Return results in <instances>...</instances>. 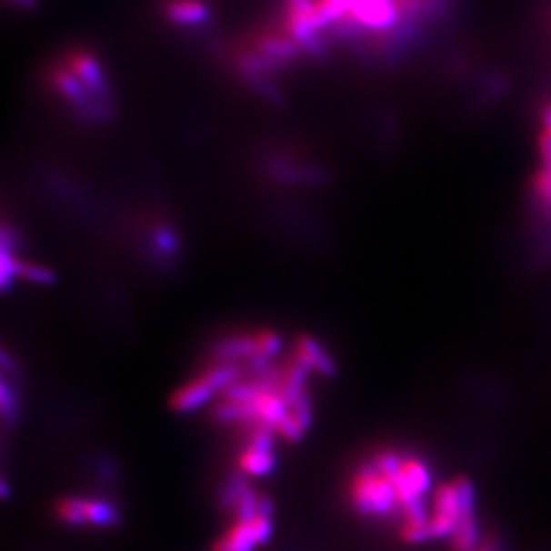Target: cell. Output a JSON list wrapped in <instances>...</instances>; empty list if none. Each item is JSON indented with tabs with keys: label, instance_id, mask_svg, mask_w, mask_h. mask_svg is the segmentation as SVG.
I'll use <instances>...</instances> for the list:
<instances>
[{
	"label": "cell",
	"instance_id": "6da1fadb",
	"mask_svg": "<svg viewBox=\"0 0 551 551\" xmlns=\"http://www.w3.org/2000/svg\"><path fill=\"white\" fill-rule=\"evenodd\" d=\"M432 475L416 456L384 450L365 460L348 486L350 504L361 516L398 521L406 541L430 537Z\"/></svg>",
	"mask_w": 551,
	"mask_h": 551
},
{
	"label": "cell",
	"instance_id": "7a4b0ae2",
	"mask_svg": "<svg viewBox=\"0 0 551 551\" xmlns=\"http://www.w3.org/2000/svg\"><path fill=\"white\" fill-rule=\"evenodd\" d=\"M63 95L81 113L100 116L107 111V93L98 61L90 54H72L52 77Z\"/></svg>",
	"mask_w": 551,
	"mask_h": 551
},
{
	"label": "cell",
	"instance_id": "3957f363",
	"mask_svg": "<svg viewBox=\"0 0 551 551\" xmlns=\"http://www.w3.org/2000/svg\"><path fill=\"white\" fill-rule=\"evenodd\" d=\"M245 363H232L215 359V365L202 371L198 376L184 384L172 396V407L177 413H193L209 402L215 396L224 395L245 375Z\"/></svg>",
	"mask_w": 551,
	"mask_h": 551
},
{
	"label": "cell",
	"instance_id": "277c9868",
	"mask_svg": "<svg viewBox=\"0 0 551 551\" xmlns=\"http://www.w3.org/2000/svg\"><path fill=\"white\" fill-rule=\"evenodd\" d=\"M59 523L70 528H115L122 512L118 506L102 496H66L55 506Z\"/></svg>",
	"mask_w": 551,
	"mask_h": 551
},
{
	"label": "cell",
	"instance_id": "5b68a950",
	"mask_svg": "<svg viewBox=\"0 0 551 551\" xmlns=\"http://www.w3.org/2000/svg\"><path fill=\"white\" fill-rule=\"evenodd\" d=\"M276 464V434L268 430L252 432L237 457L239 473L246 478H261L270 475Z\"/></svg>",
	"mask_w": 551,
	"mask_h": 551
},
{
	"label": "cell",
	"instance_id": "8992f818",
	"mask_svg": "<svg viewBox=\"0 0 551 551\" xmlns=\"http://www.w3.org/2000/svg\"><path fill=\"white\" fill-rule=\"evenodd\" d=\"M296 356L313 369V373L330 376L336 371L334 361L323 350L322 345L313 337H302L296 345Z\"/></svg>",
	"mask_w": 551,
	"mask_h": 551
},
{
	"label": "cell",
	"instance_id": "52a82bcc",
	"mask_svg": "<svg viewBox=\"0 0 551 551\" xmlns=\"http://www.w3.org/2000/svg\"><path fill=\"white\" fill-rule=\"evenodd\" d=\"M168 15L175 24L193 25L205 18L207 11L198 0H172L168 5Z\"/></svg>",
	"mask_w": 551,
	"mask_h": 551
},
{
	"label": "cell",
	"instance_id": "ba28073f",
	"mask_svg": "<svg viewBox=\"0 0 551 551\" xmlns=\"http://www.w3.org/2000/svg\"><path fill=\"white\" fill-rule=\"evenodd\" d=\"M0 407H2V417H4L5 423L15 421V416L18 413V396H16L15 389L9 386V382L5 378L2 380Z\"/></svg>",
	"mask_w": 551,
	"mask_h": 551
}]
</instances>
